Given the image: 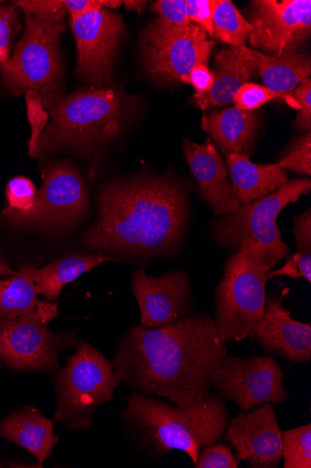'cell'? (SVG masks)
Instances as JSON below:
<instances>
[{"mask_svg": "<svg viewBox=\"0 0 311 468\" xmlns=\"http://www.w3.org/2000/svg\"><path fill=\"white\" fill-rule=\"evenodd\" d=\"M285 468L311 467V424L282 432Z\"/></svg>", "mask_w": 311, "mask_h": 468, "instance_id": "27", "label": "cell"}, {"mask_svg": "<svg viewBox=\"0 0 311 468\" xmlns=\"http://www.w3.org/2000/svg\"><path fill=\"white\" fill-rule=\"evenodd\" d=\"M27 119L31 126V135L28 141V154L34 157L38 140L48 124L50 113L44 108L40 97L34 92L25 94Z\"/></svg>", "mask_w": 311, "mask_h": 468, "instance_id": "30", "label": "cell"}, {"mask_svg": "<svg viewBox=\"0 0 311 468\" xmlns=\"http://www.w3.org/2000/svg\"><path fill=\"white\" fill-rule=\"evenodd\" d=\"M227 356L213 319L198 313L168 326L129 328L111 362L132 392L187 407L211 396L212 376Z\"/></svg>", "mask_w": 311, "mask_h": 468, "instance_id": "2", "label": "cell"}, {"mask_svg": "<svg viewBox=\"0 0 311 468\" xmlns=\"http://www.w3.org/2000/svg\"><path fill=\"white\" fill-rule=\"evenodd\" d=\"M109 262L116 263L109 255L100 252L79 250L65 254L37 269L35 276L36 292L50 303H57L67 284Z\"/></svg>", "mask_w": 311, "mask_h": 468, "instance_id": "24", "label": "cell"}, {"mask_svg": "<svg viewBox=\"0 0 311 468\" xmlns=\"http://www.w3.org/2000/svg\"><path fill=\"white\" fill-rule=\"evenodd\" d=\"M282 432L275 405L265 403L229 420L223 436L240 461L254 468H277L283 461Z\"/></svg>", "mask_w": 311, "mask_h": 468, "instance_id": "16", "label": "cell"}, {"mask_svg": "<svg viewBox=\"0 0 311 468\" xmlns=\"http://www.w3.org/2000/svg\"><path fill=\"white\" fill-rule=\"evenodd\" d=\"M21 29L19 8L14 4L0 7V64L6 61Z\"/></svg>", "mask_w": 311, "mask_h": 468, "instance_id": "31", "label": "cell"}, {"mask_svg": "<svg viewBox=\"0 0 311 468\" xmlns=\"http://www.w3.org/2000/svg\"><path fill=\"white\" fill-rule=\"evenodd\" d=\"M120 413L123 429L146 456L161 460L173 451L196 463L203 447L221 441L229 423L226 402L218 394L187 407L132 392Z\"/></svg>", "mask_w": 311, "mask_h": 468, "instance_id": "3", "label": "cell"}, {"mask_svg": "<svg viewBox=\"0 0 311 468\" xmlns=\"http://www.w3.org/2000/svg\"><path fill=\"white\" fill-rule=\"evenodd\" d=\"M181 82L192 85L198 95L209 92L213 84V75L207 66H198L181 80Z\"/></svg>", "mask_w": 311, "mask_h": 468, "instance_id": "40", "label": "cell"}, {"mask_svg": "<svg viewBox=\"0 0 311 468\" xmlns=\"http://www.w3.org/2000/svg\"><path fill=\"white\" fill-rule=\"evenodd\" d=\"M292 233L295 237L296 250L311 253V210L307 208L304 214L294 218Z\"/></svg>", "mask_w": 311, "mask_h": 468, "instance_id": "39", "label": "cell"}, {"mask_svg": "<svg viewBox=\"0 0 311 468\" xmlns=\"http://www.w3.org/2000/svg\"><path fill=\"white\" fill-rule=\"evenodd\" d=\"M311 190L310 178H295L274 193L213 217L208 227L213 242L224 250H242L268 273L290 255L277 225L281 212Z\"/></svg>", "mask_w": 311, "mask_h": 468, "instance_id": "5", "label": "cell"}, {"mask_svg": "<svg viewBox=\"0 0 311 468\" xmlns=\"http://www.w3.org/2000/svg\"><path fill=\"white\" fill-rule=\"evenodd\" d=\"M240 460L233 454L230 446L213 443L203 447L194 464L196 468H238Z\"/></svg>", "mask_w": 311, "mask_h": 468, "instance_id": "33", "label": "cell"}, {"mask_svg": "<svg viewBox=\"0 0 311 468\" xmlns=\"http://www.w3.org/2000/svg\"><path fill=\"white\" fill-rule=\"evenodd\" d=\"M127 11H136L140 16L143 15L146 9L147 2H139V0H128L123 2Z\"/></svg>", "mask_w": 311, "mask_h": 468, "instance_id": "41", "label": "cell"}, {"mask_svg": "<svg viewBox=\"0 0 311 468\" xmlns=\"http://www.w3.org/2000/svg\"><path fill=\"white\" fill-rule=\"evenodd\" d=\"M254 339L266 354L281 356L292 365L311 359V326L292 318L283 296L266 294L264 313Z\"/></svg>", "mask_w": 311, "mask_h": 468, "instance_id": "17", "label": "cell"}, {"mask_svg": "<svg viewBox=\"0 0 311 468\" xmlns=\"http://www.w3.org/2000/svg\"><path fill=\"white\" fill-rule=\"evenodd\" d=\"M37 190L32 181L26 177L11 180L6 188L7 206L3 218L24 216L30 212L35 205Z\"/></svg>", "mask_w": 311, "mask_h": 468, "instance_id": "28", "label": "cell"}, {"mask_svg": "<svg viewBox=\"0 0 311 468\" xmlns=\"http://www.w3.org/2000/svg\"><path fill=\"white\" fill-rule=\"evenodd\" d=\"M193 189L171 172L111 181L99 188L98 218L77 245L145 270L179 258L189 239Z\"/></svg>", "mask_w": 311, "mask_h": 468, "instance_id": "1", "label": "cell"}, {"mask_svg": "<svg viewBox=\"0 0 311 468\" xmlns=\"http://www.w3.org/2000/svg\"><path fill=\"white\" fill-rule=\"evenodd\" d=\"M250 44L266 53H298L311 33L310 0H255L250 15Z\"/></svg>", "mask_w": 311, "mask_h": 468, "instance_id": "14", "label": "cell"}, {"mask_svg": "<svg viewBox=\"0 0 311 468\" xmlns=\"http://www.w3.org/2000/svg\"><path fill=\"white\" fill-rule=\"evenodd\" d=\"M277 98L283 97L263 85L249 82L243 85L233 101L238 109L254 111Z\"/></svg>", "mask_w": 311, "mask_h": 468, "instance_id": "34", "label": "cell"}, {"mask_svg": "<svg viewBox=\"0 0 311 468\" xmlns=\"http://www.w3.org/2000/svg\"><path fill=\"white\" fill-rule=\"evenodd\" d=\"M213 46L206 31L194 23L177 27L157 18L140 35L145 69L151 78L165 83L181 81L195 67H208Z\"/></svg>", "mask_w": 311, "mask_h": 468, "instance_id": "10", "label": "cell"}, {"mask_svg": "<svg viewBox=\"0 0 311 468\" xmlns=\"http://www.w3.org/2000/svg\"><path fill=\"white\" fill-rule=\"evenodd\" d=\"M183 154L198 182L200 197L214 217L228 214L241 206L229 178L228 165L210 140L197 144L185 139Z\"/></svg>", "mask_w": 311, "mask_h": 468, "instance_id": "18", "label": "cell"}, {"mask_svg": "<svg viewBox=\"0 0 311 468\" xmlns=\"http://www.w3.org/2000/svg\"><path fill=\"white\" fill-rule=\"evenodd\" d=\"M235 197L244 205L268 196L288 182L286 170L276 164H255L246 155H227Z\"/></svg>", "mask_w": 311, "mask_h": 468, "instance_id": "23", "label": "cell"}, {"mask_svg": "<svg viewBox=\"0 0 311 468\" xmlns=\"http://www.w3.org/2000/svg\"><path fill=\"white\" fill-rule=\"evenodd\" d=\"M245 57L253 62L264 83V87L285 98L311 73L310 57L300 53L264 55L241 47Z\"/></svg>", "mask_w": 311, "mask_h": 468, "instance_id": "25", "label": "cell"}, {"mask_svg": "<svg viewBox=\"0 0 311 468\" xmlns=\"http://www.w3.org/2000/svg\"><path fill=\"white\" fill-rule=\"evenodd\" d=\"M26 16H66L64 0H21L14 3Z\"/></svg>", "mask_w": 311, "mask_h": 468, "instance_id": "38", "label": "cell"}, {"mask_svg": "<svg viewBox=\"0 0 311 468\" xmlns=\"http://www.w3.org/2000/svg\"><path fill=\"white\" fill-rule=\"evenodd\" d=\"M78 330L55 332L38 314L0 325V362L23 372H56L61 356L76 350Z\"/></svg>", "mask_w": 311, "mask_h": 468, "instance_id": "11", "label": "cell"}, {"mask_svg": "<svg viewBox=\"0 0 311 468\" xmlns=\"http://www.w3.org/2000/svg\"><path fill=\"white\" fill-rule=\"evenodd\" d=\"M65 16H26L23 36L9 58L0 64V77L15 97L37 94L50 113L65 98L59 44Z\"/></svg>", "mask_w": 311, "mask_h": 468, "instance_id": "6", "label": "cell"}, {"mask_svg": "<svg viewBox=\"0 0 311 468\" xmlns=\"http://www.w3.org/2000/svg\"><path fill=\"white\" fill-rule=\"evenodd\" d=\"M36 264H26L12 276L0 280V325L18 317L38 314L47 323L60 316L57 303L38 300Z\"/></svg>", "mask_w": 311, "mask_h": 468, "instance_id": "20", "label": "cell"}, {"mask_svg": "<svg viewBox=\"0 0 311 468\" xmlns=\"http://www.w3.org/2000/svg\"><path fill=\"white\" fill-rule=\"evenodd\" d=\"M212 72L213 84L211 90L194 97L202 110L230 104L243 85L258 74L255 65L245 57L241 48L235 47L222 49L216 54Z\"/></svg>", "mask_w": 311, "mask_h": 468, "instance_id": "22", "label": "cell"}, {"mask_svg": "<svg viewBox=\"0 0 311 468\" xmlns=\"http://www.w3.org/2000/svg\"><path fill=\"white\" fill-rule=\"evenodd\" d=\"M15 273L16 271L3 258H0V277H8Z\"/></svg>", "mask_w": 311, "mask_h": 468, "instance_id": "42", "label": "cell"}, {"mask_svg": "<svg viewBox=\"0 0 311 468\" xmlns=\"http://www.w3.org/2000/svg\"><path fill=\"white\" fill-rule=\"evenodd\" d=\"M151 10L165 24L177 27H185L192 22L189 19L186 0H159Z\"/></svg>", "mask_w": 311, "mask_h": 468, "instance_id": "36", "label": "cell"}, {"mask_svg": "<svg viewBox=\"0 0 311 468\" xmlns=\"http://www.w3.org/2000/svg\"><path fill=\"white\" fill-rule=\"evenodd\" d=\"M266 272L242 250L226 261L223 278L215 288V318L221 344L228 346L254 339L265 307Z\"/></svg>", "mask_w": 311, "mask_h": 468, "instance_id": "8", "label": "cell"}, {"mask_svg": "<svg viewBox=\"0 0 311 468\" xmlns=\"http://www.w3.org/2000/svg\"><path fill=\"white\" fill-rule=\"evenodd\" d=\"M130 290L140 307V325L144 329L175 324L194 314L192 279L184 269L155 278L138 268L131 271Z\"/></svg>", "mask_w": 311, "mask_h": 468, "instance_id": "15", "label": "cell"}, {"mask_svg": "<svg viewBox=\"0 0 311 468\" xmlns=\"http://www.w3.org/2000/svg\"><path fill=\"white\" fill-rule=\"evenodd\" d=\"M213 36L231 47H244L252 26L230 0H219L213 17Z\"/></svg>", "mask_w": 311, "mask_h": 468, "instance_id": "26", "label": "cell"}, {"mask_svg": "<svg viewBox=\"0 0 311 468\" xmlns=\"http://www.w3.org/2000/svg\"><path fill=\"white\" fill-rule=\"evenodd\" d=\"M78 51L77 72L88 82L110 83L124 27L121 17L104 6L70 18Z\"/></svg>", "mask_w": 311, "mask_h": 468, "instance_id": "13", "label": "cell"}, {"mask_svg": "<svg viewBox=\"0 0 311 468\" xmlns=\"http://www.w3.org/2000/svg\"><path fill=\"white\" fill-rule=\"evenodd\" d=\"M42 186L33 209L24 216L4 218L16 228L62 232L77 227L90 210L81 176L69 161L43 165Z\"/></svg>", "mask_w": 311, "mask_h": 468, "instance_id": "9", "label": "cell"}, {"mask_svg": "<svg viewBox=\"0 0 311 468\" xmlns=\"http://www.w3.org/2000/svg\"><path fill=\"white\" fill-rule=\"evenodd\" d=\"M56 422L33 406H26L0 421V437L27 450L44 464L59 441L55 434Z\"/></svg>", "mask_w": 311, "mask_h": 468, "instance_id": "19", "label": "cell"}, {"mask_svg": "<svg viewBox=\"0 0 311 468\" xmlns=\"http://www.w3.org/2000/svg\"><path fill=\"white\" fill-rule=\"evenodd\" d=\"M285 373L271 356H227L212 376V388L243 412L260 405L281 404L290 397Z\"/></svg>", "mask_w": 311, "mask_h": 468, "instance_id": "12", "label": "cell"}, {"mask_svg": "<svg viewBox=\"0 0 311 468\" xmlns=\"http://www.w3.org/2000/svg\"><path fill=\"white\" fill-rule=\"evenodd\" d=\"M280 276H288L294 280L305 279L311 282V253L295 251L289 255L285 264L276 271L266 274V280L271 281Z\"/></svg>", "mask_w": 311, "mask_h": 468, "instance_id": "35", "label": "cell"}, {"mask_svg": "<svg viewBox=\"0 0 311 468\" xmlns=\"http://www.w3.org/2000/svg\"><path fill=\"white\" fill-rule=\"evenodd\" d=\"M4 466H5V463L2 460H0V468H2Z\"/></svg>", "mask_w": 311, "mask_h": 468, "instance_id": "43", "label": "cell"}, {"mask_svg": "<svg viewBox=\"0 0 311 468\" xmlns=\"http://www.w3.org/2000/svg\"><path fill=\"white\" fill-rule=\"evenodd\" d=\"M277 164L284 169L309 177L311 176V132L292 141Z\"/></svg>", "mask_w": 311, "mask_h": 468, "instance_id": "29", "label": "cell"}, {"mask_svg": "<svg viewBox=\"0 0 311 468\" xmlns=\"http://www.w3.org/2000/svg\"><path fill=\"white\" fill-rule=\"evenodd\" d=\"M124 113V101L114 90L94 87L73 92L50 112L34 157L66 151L96 165L121 134Z\"/></svg>", "mask_w": 311, "mask_h": 468, "instance_id": "4", "label": "cell"}, {"mask_svg": "<svg viewBox=\"0 0 311 468\" xmlns=\"http://www.w3.org/2000/svg\"><path fill=\"white\" fill-rule=\"evenodd\" d=\"M219 0H186L190 21L213 36V17Z\"/></svg>", "mask_w": 311, "mask_h": 468, "instance_id": "37", "label": "cell"}, {"mask_svg": "<svg viewBox=\"0 0 311 468\" xmlns=\"http://www.w3.org/2000/svg\"><path fill=\"white\" fill-rule=\"evenodd\" d=\"M54 373V419L70 432L90 430L98 410L114 400L122 384L112 362L85 339H79L75 354Z\"/></svg>", "mask_w": 311, "mask_h": 468, "instance_id": "7", "label": "cell"}, {"mask_svg": "<svg viewBox=\"0 0 311 468\" xmlns=\"http://www.w3.org/2000/svg\"><path fill=\"white\" fill-rule=\"evenodd\" d=\"M260 115L253 111L229 108L213 112L202 119L203 130L226 156H251L260 133Z\"/></svg>", "mask_w": 311, "mask_h": 468, "instance_id": "21", "label": "cell"}, {"mask_svg": "<svg viewBox=\"0 0 311 468\" xmlns=\"http://www.w3.org/2000/svg\"><path fill=\"white\" fill-rule=\"evenodd\" d=\"M290 105L299 112L294 122L298 132H311V80H302L298 88L285 97Z\"/></svg>", "mask_w": 311, "mask_h": 468, "instance_id": "32", "label": "cell"}]
</instances>
